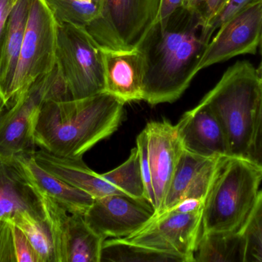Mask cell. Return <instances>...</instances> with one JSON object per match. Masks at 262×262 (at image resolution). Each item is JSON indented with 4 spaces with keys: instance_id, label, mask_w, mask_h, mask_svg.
I'll use <instances>...</instances> for the list:
<instances>
[{
    "instance_id": "1",
    "label": "cell",
    "mask_w": 262,
    "mask_h": 262,
    "mask_svg": "<svg viewBox=\"0 0 262 262\" xmlns=\"http://www.w3.org/2000/svg\"><path fill=\"white\" fill-rule=\"evenodd\" d=\"M212 37L195 10L181 6L152 26L137 49L143 56V100L151 106L177 101L197 75Z\"/></svg>"
},
{
    "instance_id": "2",
    "label": "cell",
    "mask_w": 262,
    "mask_h": 262,
    "mask_svg": "<svg viewBox=\"0 0 262 262\" xmlns=\"http://www.w3.org/2000/svg\"><path fill=\"white\" fill-rule=\"evenodd\" d=\"M124 106L106 92L80 99L44 102L35 125V146L58 156L82 158L118 130Z\"/></svg>"
},
{
    "instance_id": "3",
    "label": "cell",
    "mask_w": 262,
    "mask_h": 262,
    "mask_svg": "<svg viewBox=\"0 0 262 262\" xmlns=\"http://www.w3.org/2000/svg\"><path fill=\"white\" fill-rule=\"evenodd\" d=\"M260 88L261 83L253 65L247 60L238 61L200 101L209 106L221 124L230 157L247 158Z\"/></svg>"
},
{
    "instance_id": "4",
    "label": "cell",
    "mask_w": 262,
    "mask_h": 262,
    "mask_svg": "<svg viewBox=\"0 0 262 262\" xmlns=\"http://www.w3.org/2000/svg\"><path fill=\"white\" fill-rule=\"evenodd\" d=\"M262 170L246 158L229 157L205 203L202 233H241L259 194Z\"/></svg>"
},
{
    "instance_id": "5",
    "label": "cell",
    "mask_w": 262,
    "mask_h": 262,
    "mask_svg": "<svg viewBox=\"0 0 262 262\" xmlns=\"http://www.w3.org/2000/svg\"><path fill=\"white\" fill-rule=\"evenodd\" d=\"M56 66L73 99L104 92L102 48L84 28L58 23Z\"/></svg>"
},
{
    "instance_id": "6",
    "label": "cell",
    "mask_w": 262,
    "mask_h": 262,
    "mask_svg": "<svg viewBox=\"0 0 262 262\" xmlns=\"http://www.w3.org/2000/svg\"><path fill=\"white\" fill-rule=\"evenodd\" d=\"M58 23L44 0H32L26 33L6 107L56 64Z\"/></svg>"
},
{
    "instance_id": "7",
    "label": "cell",
    "mask_w": 262,
    "mask_h": 262,
    "mask_svg": "<svg viewBox=\"0 0 262 262\" xmlns=\"http://www.w3.org/2000/svg\"><path fill=\"white\" fill-rule=\"evenodd\" d=\"M161 0H101V12L85 28L102 49L132 50L157 23Z\"/></svg>"
},
{
    "instance_id": "8",
    "label": "cell",
    "mask_w": 262,
    "mask_h": 262,
    "mask_svg": "<svg viewBox=\"0 0 262 262\" xmlns=\"http://www.w3.org/2000/svg\"><path fill=\"white\" fill-rule=\"evenodd\" d=\"M32 186L50 229L55 262H101L104 238L94 232L82 215L72 214Z\"/></svg>"
},
{
    "instance_id": "9",
    "label": "cell",
    "mask_w": 262,
    "mask_h": 262,
    "mask_svg": "<svg viewBox=\"0 0 262 262\" xmlns=\"http://www.w3.org/2000/svg\"><path fill=\"white\" fill-rule=\"evenodd\" d=\"M52 70L38 78L0 115V156L18 158L35 153V129L40 108L44 102L52 99Z\"/></svg>"
},
{
    "instance_id": "10",
    "label": "cell",
    "mask_w": 262,
    "mask_h": 262,
    "mask_svg": "<svg viewBox=\"0 0 262 262\" xmlns=\"http://www.w3.org/2000/svg\"><path fill=\"white\" fill-rule=\"evenodd\" d=\"M203 211L180 213L172 210L155 215L144 227L126 240L194 262V254L202 233Z\"/></svg>"
},
{
    "instance_id": "11",
    "label": "cell",
    "mask_w": 262,
    "mask_h": 262,
    "mask_svg": "<svg viewBox=\"0 0 262 262\" xmlns=\"http://www.w3.org/2000/svg\"><path fill=\"white\" fill-rule=\"evenodd\" d=\"M156 215L146 199H137L126 194H112L94 199L84 213L89 227L104 239L124 238L144 227Z\"/></svg>"
},
{
    "instance_id": "12",
    "label": "cell",
    "mask_w": 262,
    "mask_h": 262,
    "mask_svg": "<svg viewBox=\"0 0 262 262\" xmlns=\"http://www.w3.org/2000/svg\"><path fill=\"white\" fill-rule=\"evenodd\" d=\"M262 36V0L220 26L206 46L196 72L234 57L256 53Z\"/></svg>"
},
{
    "instance_id": "13",
    "label": "cell",
    "mask_w": 262,
    "mask_h": 262,
    "mask_svg": "<svg viewBox=\"0 0 262 262\" xmlns=\"http://www.w3.org/2000/svg\"><path fill=\"white\" fill-rule=\"evenodd\" d=\"M147 135V152L156 215L160 214L172 177L184 151L177 126L167 120L150 122L144 128Z\"/></svg>"
},
{
    "instance_id": "14",
    "label": "cell",
    "mask_w": 262,
    "mask_h": 262,
    "mask_svg": "<svg viewBox=\"0 0 262 262\" xmlns=\"http://www.w3.org/2000/svg\"><path fill=\"white\" fill-rule=\"evenodd\" d=\"M229 158H206L184 149L171 181L162 212L169 210L185 198H199L206 203L219 172Z\"/></svg>"
},
{
    "instance_id": "15",
    "label": "cell",
    "mask_w": 262,
    "mask_h": 262,
    "mask_svg": "<svg viewBox=\"0 0 262 262\" xmlns=\"http://www.w3.org/2000/svg\"><path fill=\"white\" fill-rule=\"evenodd\" d=\"M176 126L185 150L206 158L230 157L224 130L205 103L185 112Z\"/></svg>"
},
{
    "instance_id": "16",
    "label": "cell",
    "mask_w": 262,
    "mask_h": 262,
    "mask_svg": "<svg viewBox=\"0 0 262 262\" xmlns=\"http://www.w3.org/2000/svg\"><path fill=\"white\" fill-rule=\"evenodd\" d=\"M102 52L104 92L124 104L143 100L145 63L140 51L102 49Z\"/></svg>"
},
{
    "instance_id": "17",
    "label": "cell",
    "mask_w": 262,
    "mask_h": 262,
    "mask_svg": "<svg viewBox=\"0 0 262 262\" xmlns=\"http://www.w3.org/2000/svg\"><path fill=\"white\" fill-rule=\"evenodd\" d=\"M36 163L49 173L80 190L87 192L94 198L112 194H125L91 169L82 158L58 156L42 149L33 155Z\"/></svg>"
},
{
    "instance_id": "18",
    "label": "cell",
    "mask_w": 262,
    "mask_h": 262,
    "mask_svg": "<svg viewBox=\"0 0 262 262\" xmlns=\"http://www.w3.org/2000/svg\"><path fill=\"white\" fill-rule=\"evenodd\" d=\"M28 210L43 216L41 206L23 169L15 158L0 156V220Z\"/></svg>"
},
{
    "instance_id": "19",
    "label": "cell",
    "mask_w": 262,
    "mask_h": 262,
    "mask_svg": "<svg viewBox=\"0 0 262 262\" xmlns=\"http://www.w3.org/2000/svg\"><path fill=\"white\" fill-rule=\"evenodd\" d=\"M28 181L72 214L84 215L95 198L45 170L33 155L15 158Z\"/></svg>"
},
{
    "instance_id": "20",
    "label": "cell",
    "mask_w": 262,
    "mask_h": 262,
    "mask_svg": "<svg viewBox=\"0 0 262 262\" xmlns=\"http://www.w3.org/2000/svg\"><path fill=\"white\" fill-rule=\"evenodd\" d=\"M32 0H18L14 6L0 57V92L5 101L10 92L26 33Z\"/></svg>"
},
{
    "instance_id": "21",
    "label": "cell",
    "mask_w": 262,
    "mask_h": 262,
    "mask_svg": "<svg viewBox=\"0 0 262 262\" xmlns=\"http://www.w3.org/2000/svg\"><path fill=\"white\" fill-rule=\"evenodd\" d=\"M245 243L242 233L201 234L194 262H244Z\"/></svg>"
},
{
    "instance_id": "22",
    "label": "cell",
    "mask_w": 262,
    "mask_h": 262,
    "mask_svg": "<svg viewBox=\"0 0 262 262\" xmlns=\"http://www.w3.org/2000/svg\"><path fill=\"white\" fill-rule=\"evenodd\" d=\"M6 221L13 223L26 235L38 262H55L53 241L44 216L23 210L16 212Z\"/></svg>"
},
{
    "instance_id": "23",
    "label": "cell",
    "mask_w": 262,
    "mask_h": 262,
    "mask_svg": "<svg viewBox=\"0 0 262 262\" xmlns=\"http://www.w3.org/2000/svg\"><path fill=\"white\" fill-rule=\"evenodd\" d=\"M184 262L183 258L127 241L125 238L104 240L101 262Z\"/></svg>"
},
{
    "instance_id": "24",
    "label": "cell",
    "mask_w": 262,
    "mask_h": 262,
    "mask_svg": "<svg viewBox=\"0 0 262 262\" xmlns=\"http://www.w3.org/2000/svg\"><path fill=\"white\" fill-rule=\"evenodd\" d=\"M101 176L126 195L137 199L147 200L137 146L131 150L128 158L124 163L101 174Z\"/></svg>"
},
{
    "instance_id": "25",
    "label": "cell",
    "mask_w": 262,
    "mask_h": 262,
    "mask_svg": "<svg viewBox=\"0 0 262 262\" xmlns=\"http://www.w3.org/2000/svg\"><path fill=\"white\" fill-rule=\"evenodd\" d=\"M58 23L85 29L101 12V0H44Z\"/></svg>"
},
{
    "instance_id": "26",
    "label": "cell",
    "mask_w": 262,
    "mask_h": 262,
    "mask_svg": "<svg viewBox=\"0 0 262 262\" xmlns=\"http://www.w3.org/2000/svg\"><path fill=\"white\" fill-rule=\"evenodd\" d=\"M241 233L245 243L244 262H262V190Z\"/></svg>"
},
{
    "instance_id": "27",
    "label": "cell",
    "mask_w": 262,
    "mask_h": 262,
    "mask_svg": "<svg viewBox=\"0 0 262 262\" xmlns=\"http://www.w3.org/2000/svg\"><path fill=\"white\" fill-rule=\"evenodd\" d=\"M137 147L140 155V168H141L142 176L146 188V198L148 201L155 206V195L152 187V175L148 160L147 152V135L143 129L137 138Z\"/></svg>"
},
{
    "instance_id": "28",
    "label": "cell",
    "mask_w": 262,
    "mask_h": 262,
    "mask_svg": "<svg viewBox=\"0 0 262 262\" xmlns=\"http://www.w3.org/2000/svg\"><path fill=\"white\" fill-rule=\"evenodd\" d=\"M247 158L262 169V83L255 114L253 136Z\"/></svg>"
},
{
    "instance_id": "29",
    "label": "cell",
    "mask_w": 262,
    "mask_h": 262,
    "mask_svg": "<svg viewBox=\"0 0 262 262\" xmlns=\"http://www.w3.org/2000/svg\"><path fill=\"white\" fill-rule=\"evenodd\" d=\"M229 0H199L195 11L201 18L207 33L213 36L210 32V26L212 22L223 10Z\"/></svg>"
},
{
    "instance_id": "30",
    "label": "cell",
    "mask_w": 262,
    "mask_h": 262,
    "mask_svg": "<svg viewBox=\"0 0 262 262\" xmlns=\"http://www.w3.org/2000/svg\"><path fill=\"white\" fill-rule=\"evenodd\" d=\"M9 223L12 225L14 251L16 262H38L35 252L26 235L13 223L11 221Z\"/></svg>"
},
{
    "instance_id": "31",
    "label": "cell",
    "mask_w": 262,
    "mask_h": 262,
    "mask_svg": "<svg viewBox=\"0 0 262 262\" xmlns=\"http://www.w3.org/2000/svg\"><path fill=\"white\" fill-rule=\"evenodd\" d=\"M259 1H261V0H229L226 7L212 22L210 26L211 33L213 35L214 32H216L217 29L220 26H223L238 12H241L248 6Z\"/></svg>"
},
{
    "instance_id": "32",
    "label": "cell",
    "mask_w": 262,
    "mask_h": 262,
    "mask_svg": "<svg viewBox=\"0 0 262 262\" xmlns=\"http://www.w3.org/2000/svg\"><path fill=\"white\" fill-rule=\"evenodd\" d=\"M0 262H16L12 225L6 220H0Z\"/></svg>"
},
{
    "instance_id": "33",
    "label": "cell",
    "mask_w": 262,
    "mask_h": 262,
    "mask_svg": "<svg viewBox=\"0 0 262 262\" xmlns=\"http://www.w3.org/2000/svg\"><path fill=\"white\" fill-rule=\"evenodd\" d=\"M18 0H0V57L7 32L11 12Z\"/></svg>"
},
{
    "instance_id": "34",
    "label": "cell",
    "mask_w": 262,
    "mask_h": 262,
    "mask_svg": "<svg viewBox=\"0 0 262 262\" xmlns=\"http://www.w3.org/2000/svg\"><path fill=\"white\" fill-rule=\"evenodd\" d=\"M204 206V200L193 198H185L169 210L180 212V213H194V212L203 211Z\"/></svg>"
},
{
    "instance_id": "35",
    "label": "cell",
    "mask_w": 262,
    "mask_h": 262,
    "mask_svg": "<svg viewBox=\"0 0 262 262\" xmlns=\"http://www.w3.org/2000/svg\"><path fill=\"white\" fill-rule=\"evenodd\" d=\"M183 0H161L157 22L163 24L179 8L183 6Z\"/></svg>"
},
{
    "instance_id": "36",
    "label": "cell",
    "mask_w": 262,
    "mask_h": 262,
    "mask_svg": "<svg viewBox=\"0 0 262 262\" xmlns=\"http://www.w3.org/2000/svg\"><path fill=\"white\" fill-rule=\"evenodd\" d=\"M198 2L199 0H183V6L190 10H195Z\"/></svg>"
},
{
    "instance_id": "37",
    "label": "cell",
    "mask_w": 262,
    "mask_h": 262,
    "mask_svg": "<svg viewBox=\"0 0 262 262\" xmlns=\"http://www.w3.org/2000/svg\"><path fill=\"white\" fill-rule=\"evenodd\" d=\"M6 108V103L5 101L4 98H3V95L0 94V115L4 112L5 109Z\"/></svg>"
},
{
    "instance_id": "38",
    "label": "cell",
    "mask_w": 262,
    "mask_h": 262,
    "mask_svg": "<svg viewBox=\"0 0 262 262\" xmlns=\"http://www.w3.org/2000/svg\"><path fill=\"white\" fill-rule=\"evenodd\" d=\"M257 75H258V78H259L260 83H262V55L261 61L260 63L258 69H256Z\"/></svg>"
},
{
    "instance_id": "39",
    "label": "cell",
    "mask_w": 262,
    "mask_h": 262,
    "mask_svg": "<svg viewBox=\"0 0 262 262\" xmlns=\"http://www.w3.org/2000/svg\"><path fill=\"white\" fill-rule=\"evenodd\" d=\"M259 49H260V52H261V55H262V36H261V44H260Z\"/></svg>"
},
{
    "instance_id": "40",
    "label": "cell",
    "mask_w": 262,
    "mask_h": 262,
    "mask_svg": "<svg viewBox=\"0 0 262 262\" xmlns=\"http://www.w3.org/2000/svg\"><path fill=\"white\" fill-rule=\"evenodd\" d=\"M0 94H1V92H0Z\"/></svg>"
},
{
    "instance_id": "41",
    "label": "cell",
    "mask_w": 262,
    "mask_h": 262,
    "mask_svg": "<svg viewBox=\"0 0 262 262\" xmlns=\"http://www.w3.org/2000/svg\"><path fill=\"white\" fill-rule=\"evenodd\" d=\"M261 170H262V169H261Z\"/></svg>"
}]
</instances>
